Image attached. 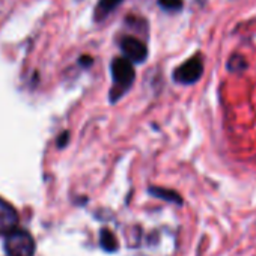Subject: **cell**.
<instances>
[{"instance_id": "obj_1", "label": "cell", "mask_w": 256, "mask_h": 256, "mask_svg": "<svg viewBox=\"0 0 256 256\" xmlns=\"http://www.w3.org/2000/svg\"><path fill=\"white\" fill-rule=\"evenodd\" d=\"M110 71L113 78V89L110 96L112 101H116L133 86L136 78V71L133 64L130 60H126L125 58H114L110 65Z\"/></svg>"}, {"instance_id": "obj_2", "label": "cell", "mask_w": 256, "mask_h": 256, "mask_svg": "<svg viewBox=\"0 0 256 256\" xmlns=\"http://www.w3.org/2000/svg\"><path fill=\"white\" fill-rule=\"evenodd\" d=\"M5 252L8 256H34L35 240L23 229H16L5 238Z\"/></svg>"}, {"instance_id": "obj_3", "label": "cell", "mask_w": 256, "mask_h": 256, "mask_svg": "<svg viewBox=\"0 0 256 256\" xmlns=\"http://www.w3.org/2000/svg\"><path fill=\"white\" fill-rule=\"evenodd\" d=\"M204 74V59L200 54H194L187 59L174 71V80L180 84H194Z\"/></svg>"}, {"instance_id": "obj_4", "label": "cell", "mask_w": 256, "mask_h": 256, "mask_svg": "<svg viewBox=\"0 0 256 256\" xmlns=\"http://www.w3.org/2000/svg\"><path fill=\"white\" fill-rule=\"evenodd\" d=\"M124 58L132 64H144L148 59V47L134 36H124L120 40Z\"/></svg>"}, {"instance_id": "obj_5", "label": "cell", "mask_w": 256, "mask_h": 256, "mask_svg": "<svg viewBox=\"0 0 256 256\" xmlns=\"http://www.w3.org/2000/svg\"><path fill=\"white\" fill-rule=\"evenodd\" d=\"M18 226V212L17 210L0 198V235H8L16 230Z\"/></svg>"}, {"instance_id": "obj_6", "label": "cell", "mask_w": 256, "mask_h": 256, "mask_svg": "<svg viewBox=\"0 0 256 256\" xmlns=\"http://www.w3.org/2000/svg\"><path fill=\"white\" fill-rule=\"evenodd\" d=\"M122 2V0H100L95 6V11H94V20L95 22H102L110 12H113L118 5Z\"/></svg>"}, {"instance_id": "obj_7", "label": "cell", "mask_w": 256, "mask_h": 256, "mask_svg": "<svg viewBox=\"0 0 256 256\" xmlns=\"http://www.w3.org/2000/svg\"><path fill=\"white\" fill-rule=\"evenodd\" d=\"M150 192H151L152 196L164 199L168 202H174V204H178V205L182 204L181 196L176 192H174V190H168V188H162V187H152V188H150Z\"/></svg>"}, {"instance_id": "obj_8", "label": "cell", "mask_w": 256, "mask_h": 256, "mask_svg": "<svg viewBox=\"0 0 256 256\" xmlns=\"http://www.w3.org/2000/svg\"><path fill=\"white\" fill-rule=\"evenodd\" d=\"M100 242H101V247L106 252H116L118 250V240L107 229H102L101 230V234H100Z\"/></svg>"}, {"instance_id": "obj_9", "label": "cell", "mask_w": 256, "mask_h": 256, "mask_svg": "<svg viewBox=\"0 0 256 256\" xmlns=\"http://www.w3.org/2000/svg\"><path fill=\"white\" fill-rule=\"evenodd\" d=\"M247 68V62L241 54H232L228 60V70L232 72H240Z\"/></svg>"}, {"instance_id": "obj_10", "label": "cell", "mask_w": 256, "mask_h": 256, "mask_svg": "<svg viewBox=\"0 0 256 256\" xmlns=\"http://www.w3.org/2000/svg\"><path fill=\"white\" fill-rule=\"evenodd\" d=\"M158 6L166 12H180L184 6L182 0H158Z\"/></svg>"}, {"instance_id": "obj_11", "label": "cell", "mask_w": 256, "mask_h": 256, "mask_svg": "<svg viewBox=\"0 0 256 256\" xmlns=\"http://www.w3.org/2000/svg\"><path fill=\"white\" fill-rule=\"evenodd\" d=\"M80 64H82L83 66H84V65L89 66V65L92 64V58H90V56H82V58H80Z\"/></svg>"}]
</instances>
